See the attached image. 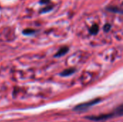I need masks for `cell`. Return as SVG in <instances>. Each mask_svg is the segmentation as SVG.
<instances>
[{
    "label": "cell",
    "instance_id": "1",
    "mask_svg": "<svg viewBox=\"0 0 123 122\" xmlns=\"http://www.w3.org/2000/svg\"><path fill=\"white\" fill-rule=\"evenodd\" d=\"M101 101L100 99H94V100H92V101H89L88 102H85V103H83V104H81L78 106H76L75 108H74V111H84L87 109H89V107L97 104V103H99V101Z\"/></svg>",
    "mask_w": 123,
    "mask_h": 122
},
{
    "label": "cell",
    "instance_id": "2",
    "mask_svg": "<svg viewBox=\"0 0 123 122\" xmlns=\"http://www.w3.org/2000/svg\"><path fill=\"white\" fill-rule=\"evenodd\" d=\"M115 115V114H102L99 116H88L86 117L87 119H90V120H93V121H96V122H99V121H103L105 119H110L112 117H113Z\"/></svg>",
    "mask_w": 123,
    "mask_h": 122
},
{
    "label": "cell",
    "instance_id": "3",
    "mask_svg": "<svg viewBox=\"0 0 123 122\" xmlns=\"http://www.w3.org/2000/svg\"><path fill=\"white\" fill-rule=\"evenodd\" d=\"M68 52V47H61L57 52V53L55 55V57H61V56H63Z\"/></svg>",
    "mask_w": 123,
    "mask_h": 122
},
{
    "label": "cell",
    "instance_id": "4",
    "mask_svg": "<svg viewBox=\"0 0 123 122\" xmlns=\"http://www.w3.org/2000/svg\"><path fill=\"white\" fill-rule=\"evenodd\" d=\"M75 71H76V70L74 68H69V69L63 70L62 73H61L60 75L61 76H71V74L74 73Z\"/></svg>",
    "mask_w": 123,
    "mask_h": 122
},
{
    "label": "cell",
    "instance_id": "5",
    "mask_svg": "<svg viewBox=\"0 0 123 122\" xmlns=\"http://www.w3.org/2000/svg\"><path fill=\"white\" fill-rule=\"evenodd\" d=\"M106 9L107 11L112 12H115V13H120V14H122V11L117 6H110L107 7Z\"/></svg>",
    "mask_w": 123,
    "mask_h": 122
},
{
    "label": "cell",
    "instance_id": "6",
    "mask_svg": "<svg viewBox=\"0 0 123 122\" xmlns=\"http://www.w3.org/2000/svg\"><path fill=\"white\" fill-rule=\"evenodd\" d=\"M89 32L92 35H97L99 32V26L96 24L92 25V27L89 29Z\"/></svg>",
    "mask_w": 123,
    "mask_h": 122
},
{
    "label": "cell",
    "instance_id": "7",
    "mask_svg": "<svg viewBox=\"0 0 123 122\" xmlns=\"http://www.w3.org/2000/svg\"><path fill=\"white\" fill-rule=\"evenodd\" d=\"M22 33H23V35H30L35 33V30H34L32 29H26L22 31Z\"/></svg>",
    "mask_w": 123,
    "mask_h": 122
},
{
    "label": "cell",
    "instance_id": "8",
    "mask_svg": "<svg viewBox=\"0 0 123 122\" xmlns=\"http://www.w3.org/2000/svg\"><path fill=\"white\" fill-rule=\"evenodd\" d=\"M53 5H50V6H48L46 7H44L40 11V13H47V12L51 11L53 9Z\"/></svg>",
    "mask_w": 123,
    "mask_h": 122
},
{
    "label": "cell",
    "instance_id": "9",
    "mask_svg": "<svg viewBox=\"0 0 123 122\" xmlns=\"http://www.w3.org/2000/svg\"><path fill=\"white\" fill-rule=\"evenodd\" d=\"M123 106L122 105H120L117 109H116V114L117 115H118V116H122L123 115Z\"/></svg>",
    "mask_w": 123,
    "mask_h": 122
},
{
    "label": "cell",
    "instance_id": "10",
    "mask_svg": "<svg viewBox=\"0 0 123 122\" xmlns=\"http://www.w3.org/2000/svg\"><path fill=\"white\" fill-rule=\"evenodd\" d=\"M110 29H111V25H110V24H105V26H104V27H103V29H104V31H105V32H109V31L110 30Z\"/></svg>",
    "mask_w": 123,
    "mask_h": 122
},
{
    "label": "cell",
    "instance_id": "11",
    "mask_svg": "<svg viewBox=\"0 0 123 122\" xmlns=\"http://www.w3.org/2000/svg\"><path fill=\"white\" fill-rule=\"evenodd\" d=\"M50 0H40V4H48V2H50Z\"/></svg>",
    "mask_w": 123,
    "mask_h": 122
}]
</instances>
